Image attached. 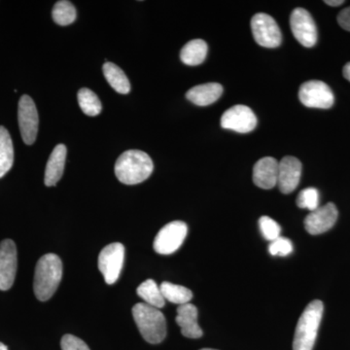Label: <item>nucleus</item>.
Segmentation results:
<instances>
[{
    "label": "nucleus",
    "instance_id": "c756f323",
    "mask_svg": "<svg viewBox=\"0 0 350 350\" xmlns=\"http://www.w3.org/2000/svg\"><path fill=\"white\" fill-rule=\"evenodd\" d=\"M338 22L342 29L350 31V6L340 11L338 16Z\"/></svg>",
    "mask_w": 350,
    "mask_h": 350
},
{
    "label": "nucleus",
    "instance_id": "dca6fc26",
    "mask_svg": "<svg viewBox=\"0 0 350 350\" xmlns=\"http://www.w3.org/2000/svg\"><path fill=\"white\" fill-rule=\"evenodd\" d=\"M177 325L180 327L184 337L199 338L202 336V330L198 323V310L192 304H185L177 308Z\"/></svg>",
    "mask_w": 350,
    "mask_h": 350
},
{
    "label": "nucleus",
    "instance_id": "9d476101",
    "mask_svg": "<svg viewBox=\"0 0 350 350\" xmlns=\"http://www.w3.org/2000/svg\"><path fill=\"white\" fill-rule=\"evenodd\" d=\"M290 27L294 38L304 47L312 48L317 42V29L310 12L304 8L294 9L290 16Z\"/></svg>",
    "mask_w": 350,
    "mask_h": 350
},
{
    "label": "nucleus",
    "instance_id": "393cba45",
    "mask_svg": "<svg viewBox=\"0 0 350 350\" xmlns=\"http://www.w3.org/2000/svg\"><path fill=\"white\" fill-rule=\"evenodd\" d=\"M52 16L54 22L57 25L66 27V25H71L75 22L77 12H76L75 7L73 6L71 2L62 0V1H57L55 4Z\"/></svg>",
    "mask_w": 350,
    "mask_h": 350
},
{
    "label": "nucleus",
    "instance_id": "423d86ee",
    "mask_svg": "<svg viewBox=\"0 0 350 350\" xmlns=\"http://www.w3.org/2000/svg\"><path fill=\"white\" fill-rule=\"evenodd\" d=\"M188 234V227L182 221H174L163 227L154 241V250L159 254L170 255L180 248Z\"/></svg>",
    "mask_w": 350,
    "mask_h": 350
},
{
    "label": "nucleus",
    "instance_id": "c85d7f7f",
    "mask_svg": "<svg viewBox=\"0 0 350 350\" xmlns=\"http://www.w3.org/2000/svg\"><path fill=\"white\" fill-rule=\"evenodd\" d=\"M62 350H90L86 342L72 335H66L62 338Z\"/></svg>",
    "mask_w": 350,
    "mask_h": 350
},
{
    "label": "nucleus",
    "instance_id": "6ab92c4d",
    "mask_svg": "<svg viewBox=\"0 0 350 350\" xmlns=\"http://www.w3.org/2000/svg\"><path fill=\"white\" fill-rule=\"evenodd\" d=\"M207 51H208V46L206 41L202 40V39L189 41L182 48L180 52L182 63L190 66H199L206 59Z\"/></svg>",
    "mask_w": 350,
    "mask_h": 350
},
{
    "label": "nucleus",
    "instance_id": "39448f33",
    "mask_svg": "<svg viewBox=\"0 0 350 350\" xmlns=\"http://www.w3.org/2000/svg\"><path fill=\"white\" fill-rule=\"evenodd\" d=\"M251 29L255 41L262 47L273 49L282 44V36L280 27L268 14H256L251 20Z\"/></svg>",
    "mask_w": 350,
    "mask_h": 350
},
{
    "label": "nucleus",
    "instance_id": "f03ea898",
    "mask_svg": "<svg viewBox=\"0 0 350 350\" xmlns=\"http://www.w3.org/2000/svg\"><path fill=\"white\" fill-rule=\"evenodd\" d=\"M154 165L150 156L140 150H128L115 163V174L122 183L135 185L148 179Z\"/></svg>",
    "mask_w": 350,
    "mask_h": 350
},
{
    "label": "nucleus",
    "instance_id": "f257e3e1",
    "mask_svg": "<svg viewBox=\"0 0 350 350\" xmlns=\"http://www.w3.org/2000/svg\"><path fill=\"white\" fill-rule=\"evenodd\" d=\"M63 278V262L53 253L44 255L36 264L33 290L39 301L52 298Z\"/></svg>",
    "mask_w": 350,
    "mask_h": 350
},
{
    "label": "nucleus",
    "instance_id": "5701e85b",
    "mask_svg": "<svg viewBox=\"0 0 350 350\" xmlns=\"http://www.w3.org/2000/svg\"><path fill=\"white\" fill-rule=\"evenodd\" d=\"M160 288L165 300L169 301L170 303L182 306L190 303V301L192 300V291L181 285L165 282L160 285Z\"/></svg>",
    "mask_w": 350,
    "mask_h": 350
},
{
    "label": "nucleus",
    "instance_id": "7ed1b4c3",
    "mask_svg": "<svg viewBox=\"0 0 350 350\" xmlns=\"http://www.w3.org/2000/svg\"><path fill=\"white\" fill-rule=\"evenodd\" d=\"M133 319L138 330L147 342L160 344L167 336V321L159 308L145 303L137 304L133 308Z\"/></svg>",
    "mask_w": 350,
    "mask_h": 350
},
{
    "label": "nucleus",
    "instance_id": "72a5a7b5",
    "mask_svg": "<svg viewBox=\"0 0 350 350\" xmlns=\"http://www.w3.org/2000/svg\"><path fill=\"white\" fill-rule=\"evenodd\" d=\"M200 350H217V349H202Z\"/></svg>",
    "mask_w": 350,
    "mask_h": 350
},
{
    "label": "nucleus",
    "instance_id": "b1692460",
    "mask_svg": "<svg viewBox=\"0 0 350 350\" xmlns=\"http://www.w3.org/2000/svg\"><path fill=\"white\" fill-rule=\"evenodd\" d=\"M78 103L82 111L88 116H98L103 109L100 98L87 88H83L78 92Z\"/></svg>",
    "mask_w": 350,
    "mask_h": 350
},
{
    "label": "nucleus",
    "instance_id": "cd10ccee",
    "mask_svg": "<svg viewBox=\"0 0 350 350\" xmlns=\"http://www.w3.org/2000/svg\"><path fill=\"white\" fill-rule=\"evenodd\" d=\"M269 251L273 256H287L293 251V244L290 239L280 237L275 241H271Z\"/></svg>",
    "mask_w": 350,
    "mask_h": 350
},
{
    "label": "nucleus",
    "instance_id": "f3484780",
    "mask_svg": "<svg viewBox=\"0 0 350 350\" xmlns=\"http://www.w3.org/2000/svg\"><path fill=\"white\" fill-rule=\"evenodd\" d=\"M223 91L222 85L219 83H206L189 90L186 98L198 107H207L217 101Z\"/></svg>",
    "mask_w": 350,
    "mask_h": 350
},
{
    "label": "nucleus",
    "instance_id": "bb28decb",
    "mask_svg": "<svg viewBox=\"0 0 350 350\" xmlns=\"http://www.w3.org/2000/svg\"><path fill=\"white\" fill-rule=\"evenodd\" d=\"M259 227L262 237L269 241H275L280 237L282 228L273 219L269 217V216H262L259 219Z\"/></svg>",
    "mask_w": 350,
    "mask_h": 350
},
{
    "label": "nucleus",
    "instance_id": "473e14b6",
    "mask_svg": "<svg viewBox=\"0 0 350 350\" xmlns=\"http://www.w3.org/2000/svg\"><path fill=\"white\" fill-rule=\"evenodd\" d=\"M0 350H8V349H7L5 345H3L2 344V342H0Z\"/></svg>",
    "mask_w": 350,
    "mask_h": 350
},
{
    "label": "nucleus",
    "instance_id": "412c9836",
    "mask_svg": "<svg viewBox=\"0 0 350 350\" xmlns=\"http://www.w3.org/2000/svg\"><path fill=\"white\" fill-rule=\"evenodd\" d=\"M14 163V147L10 133L0 126V178L11 170Z\"/></svg>",
    "mask_w": 350,
    "mask_h": 350
},
{
    "label": "nucleus",
    "instance_id": "aec40b11",
    "mask_svg": "<svg viewBox=\"0 0 350 350\" xmlns=\"http://www.w3.org/2000/svg\"><path fill=\"white\" fill-rule=\"evenodd\" d=\"M103 75L107 78L110 86L122 94H126L131 92V83L129 81L125 72L119 66L113 63H105L103 64Z\"/></svg>",
    "mask_w": 350,
    "mask_h": 350
},
{
    "label": "nucleus",
    "instance_id": "4be33fe9",
    "mask_svg": "<svg viewBox=\"0 0 350 350\" xmlns=\"http://www.w3.org/2000/svg\"><path fill=\"white\" fill-rule=\"evenodd\" d=\"M137 295L147 304L153 308H161L165 306V300L163 298L161 288L153 280H147L138 286Z\"/></svg>",
    "mask_w": 350,
    "mask_h": 350
},
{
    "label": "nucleus",
    "instance_id": "20e7f679",
    "mask_svg": "<svg viewBox=\"0 0 350 350\" xmlns=\"http://www.w3.org/2000/svg\"><path fill=\"white\" fill-rule=\"evenodd\" d=\"M323 310V303L319 300L312 301L306 306L295 330L293 350H312L321 323Z\"/></svg>",
    "mask_w": 350,
    "mask_h": 350
},
{
    "label": "nucleus",
    "instance_id": "6e6552de",
    "mask_svg": "<svg viewBox=\"0 0 350 350\" xmlns=\"http://www.w3.org/2000/svg\"><path fill=\"white\" fill-rule=\"evenodd\" d=\"M299 98L306 107L328 109L335 103V96L326 83L310 80L301 85L299 90Z\"/></svg>",
    "mask_w": 350,
    "mask_h": 350
},
{
    "label": "nucleus",
    "instance_id": "a211bd4d",
    "mask_svg": "<svg viewBox=\"0 0 350 350\" xmlns=\"http://www.w3.org/2000/svg\"><path fill=\"white\" fill-rule=\"evenodd\" d=\"M66 147L64 144H59L55 147L45 170V185L48 187L56 185L64 174V165L66 160Z\"/></svg>",
    "mask_w": 350,
    "mask_h": 350
},
{
    "label": "nucleus",
    "instance_id": "f8f14e48",
    "mask_svg": "<svg viewBox=\"0 0 350 350\" xmlns=\"http://www.w3.org/2000/svg\"><path fill=\"white\" fill-rule=\"evenodd\" d=\"M17 248L11 239L0 243V290L12 287L17 273Z\"/></svg>",
    "mask_w": 350,
    "mask_h": 350
},
{
    "label": "nucleus",
    "instance_id": "1a4fd4ad",
    "mask_svg": "<svg viewBox=\"0 0 350 350\" xmlns=\"http://www.w3.org/2000/svg\"><path fill=\"white\" fill-rule=\"evenodd\" d=\"M18 120L21 135L27 145H32L36 140L38 133L39 117L36 103L31 96H23L18 108Z\"/></svg>",
    "mask_w": 350,
    "mask_h": 350
},
{
    "label": "nucleus",
    "instance_id": "0eeeda50",
    "mask_svg": "<svg viewBox=\"0 0 350 350\" xmlns=\"http://www.w3.org/2000/svg\"><path fill=\"white\" fill-rule=\"evenodd\" d=\"M125 259L123 244L115 243L105 246L98 256V269L107 284H114L118 280Z\"/></svg>",
    "mask_w": 350,
    "mask_h": 350
},
{
    "label": "nucleus",
    "instance_id": "2eb2a0df",
    "mask_svg": "<svg viewBox=\"0 0 350 350\" xmlns=\"http://www.w3.org/2000/svg\"><path fill=\"white\" fill-rule=\"evenodd\" d=\"M280 163L271 157H265L255 163L253 182L257 187L269 190L278 185Z\"/></svg>",
    "mask_w": 350,
    "mask_h": 350
},
{
    "label": "nucleus",
    "instance_id": "9b49d317",
    "mask_svg": "<svg viewBox=\"0 0 350 350\" xmlns=\"http://www.w3.org/2000/svg\"><path fill=\"white\" fill-rule=\"evenodd\" d=\"M256 126V115L246 105H234L226 110L221 117V126L226 130L247 133L254 130Z\"/></svg>",
    "mask_w": 350,
    "mask_h": 350
},
{
    "label": "nucleus",
    "instance_id": "4468645a",
    "mask_svg": "<svg viewBox=\"0 0 350 350\" xmlns=\"http://www.w3.org/2000/svg\"><path fill=\"white\" fill-rule=\"evenodd\" d=\"M303 165L295 157H284L278 167V186L283 194H290L298 187Z\"/></svg>",
    "mask_w": 350,
    "mask_h": 350
},
{
    "label": "nucleus",
    "instance_id": "ddd939ff",
    "mask_svg": "<svg viewBox=\"0 0 350 350\" xmlns=\"http://www.w3.org/2000/svg\"><path fill=\"white\" fill-rule=\"evenodd\" d=\"M338 215L337 206L333 202L319 206L306 216L305 219L306 232L312 236H317L329 231L337 222Z\"/></svg>",
    "mask_w": 350,
    "mask_h": 350
},
{
    "label": "nucleus",
    "instance_id": "2f4dec72",
    "mask_svg": "<svg viewBox=\"0 0 350 350\" xmlns=\"http://www.w3.org/2000/svg\"><path fill=\"white\" fill-rule=\"evenodd\" d=\"M342 75L345 79L349 80L350 82V63L345 64L344 70H342Z\"/></svg>",
    "mask_w": 350,
    "mask_h": 350
},
{
    "label": "nucleus",
    "instance_id": "7c9ffc66",
    "mask_svg": "<svg viewBox=\"0 0 350 350\" xmlns=\"http://www.w3.org/2000/svg\"><path fill=\"white\" fill-rule=\"evenodd\" d=\"M329 6L337 7L342 5V4L345 3L344 0H327V1H324Z\"/></svg>",
    "mask_w": 350,
    "mask_h": 350
},
{
    "label": "nucleus",
    "instance_id": "a878e982",
    "mask_svg": "<svg viewBox=\"0 0 350 350\" xmlns=\"http://www.w3.org/2000/svg\"><path fill=\"white\" fill-rule=\"evenodd\" d=\"M297 206L300 208L308 209L312 211L319 207V192L315 188H306L301 191L297 198Z\"/></svg>",
    "mask_w": 350,
    "mask_h": 350
}]
</instances>
